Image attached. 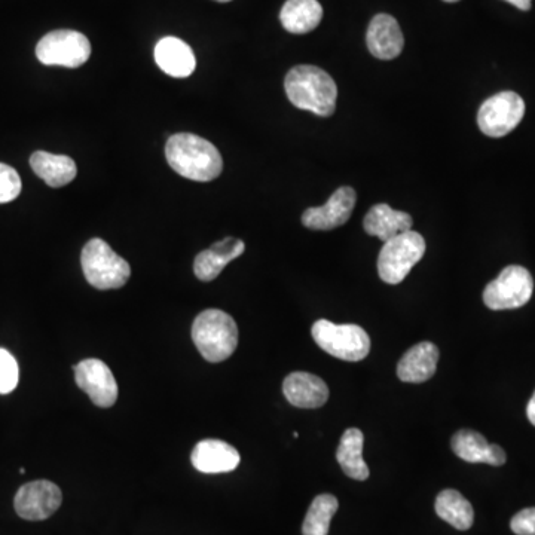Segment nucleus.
<instances>
[{
	"mask_svg": "<svg viewBox=\"0 0 535 535\" xmlns=\"http://www.w3.org/2000/svg\"><path fill=\"white\" fill-rule=\"evenodd\" d=\"M168 164L180 176L195 182H212L223 170V160L209 140L191 133L174 134L165 146Z\"/></svg>",
	"mask_w": 535,
	"mask_h": 535,
	"instance_id": "nucleus-1",
	"label": "nucleus"
},
{
	"mask_svg": "<svg viewBox=\"0 0 535 535\" xmlns=\"http://www.w3.org/2000/svg\"><path fill=\"white\" fill-rule=\"evenodd\" d=\"M284 90L290 103L298 109L316 113L321 118L335 113L338 87L332 76L320 67L308 64L293 67L284 79Z\"/></svg>",
	"mask_w": 535,
	"mask_h": 535,
	"instance_id": "nucleus-2",
	"label": "nucleus"
},
{
	"mask_svg": "<svg viewBox=\"0 0 535 535\" xmlns=\"http://www.w3.org/2000/svg\"><path fill=\"white\" fill-rule=\"evenodd\" d=\"M192 341L207 362H223L237 350V323L225 311H203L192 324Z\"/></svg>",
	"mask_w": 535,
	"mask_h": 535,
	"instance_id": "nucleus-3",
	"label": "nucleus"
},
{
	"mask_svg": "<svg viewBox=\"0 0 535 535\" xmlns=\"http://www.w3.org/2000/svg\"><path fill=\"white\" fill-rule=\"evenodd\" d=\"M81 265L88 283L99 290L121 289L131 277L130 264L100 238L85 244Z\"/></svg>",
	"mask_w": 535,
	"mask_h": 535,
	"instance_id": "nucleus-4",
	"label": "nucleus"
},
{
	"mask_svg": "<svg viewBox=\"0 0 535 535\" xmlns=\"http://www.w3.org/2000/svg\"><path fill=\"white\" fill-rule=\"evenodd\" d=\"M313 338L321 350L345 362H360L371 353V338L357 324H335L329 320L314 323Z\"/></svg>",
	"mask_w": 535,
	"mask_h": 535,
	"instance_id": "nucleus-5",
	"label": "nucleus"
},
{
	"mask_svg": "<svg viewBox=\"0 0 535 535\" xmlns=\"http://www.w3.org/2000/svg\"><path fill=\"white\" fill-rule=\"evenodd\" d=\"M426 240L415 231L403 232L385 241L378 258V274L387 284H399L423 259Z\"/></svg>",
	"mask_w": 535,
	"mask_h": 535,
	"instance_id": "nucleus-6",
	"label": "nucleus"
},
{
	"mask_svg": "<svg viewBox=\"0 0 535 535\" xmlns=\"http://www.w3.org/2000/svg\"><path fill=\"white\" fill-rule=\"evenodd\" d=\"M534 292L533 275L527 268L510 265L483 290V302L492 311L516 310L530 302Z\"/></svg>",
	"mask_w": 535,
	"mask_h": 535,
	"instance_id": "nucleus-7",
	"label": "nucleus"
},
{
	"mask_svg": "<svg viewBox=\"0 0 535 535\" xmlns=\"http://www.w3.org/2000/svg\"><path fill=\"white\" fill-rule=\"evenodd\" d=\"M90 55V41L75 30H54L45 35L36 47V57L45 66L76 69L87 63Z\"/></svg>",
	"mask_w": 535,
	"mask_h": 535,
	"instance_id": "nucleus-8",
	"label": "nucleus"
},
{
	"mask_svg": "<svg viewBox=\"0 0 535 535\" xmlns=\"http://www.w3.org/2000/svg\"><path fill=\"white\" fill-rule=\"evenodd\" d=\"M524 115V99L513 91H504L482 103L478 124L483 134L498 139L512 133L521 124Z\"/></svg>",
	"mask_w": 535,
	"mask_h": 535,
	"instance_id": "nucleus-9",
	"label": "nucleus"
},
{
	"mask_svg": "<svg viewBox=\"0 0 535 535\" xmlns=\"http://www.w3.org/2000/svg\"><path fill=\"white\" fill-rule=\"evenodd\" d=\"M63 494L55 483L35 481L26 483L15 495V512L26 521H44L60 509Z\"/></svg>",
	"mask_w": 535,
	"mask_h": 535,
	"instance_id": "nucleus-10",
	"label": "nucleus"
},
{
	"mask_svg": "<svg viewBox=\"0 0 535 535\" xmlns=\"http://www.w3.org/2000/svg\"><path fill=\"white\" fill-rule=\"evenodd\" d=\"M75 369L76 384L99 408H112L118 400V382L109 366L99 359H87Z\"/></svg>",
	"mask_w": 535,
	"mask_h": 535,
	"instance_id": "nucleus-11",
	"label": "nucleus"
},
{
	"mask_svg": "<svg viewBox=\"0 0 535 535\" xmlns=\"http://www.w3.org/2000/svg\"><path fill=\"white\" fill-rule=\"evenodd\" d=\"M356 191L350 186H342L324 206L313 207L302 214L305 228L314 231H330L345 225L356 207Z\"/></svg>",
	"mask_w": 535,
	"mask_h": 535,
	"instance_id": "nucleus-12",
	"label": "nucleus"
},
{
	"mask_svg": "<svg viewBox=\"0 0 535 535\" xmlns=\"http://www.w3.org/2000/svg\"><path fill=\"white\" fill-rule=\"evenodd\" d=\"M192 466L206 475L229 473L240 464V452L223 440H201L191 454Z\"/></svg>",
	"mask_w": 535,
	"mask_h": 535,
	"instance_id": "nucleus-13",
	"label": "nucleus"
},
{
	"mask_svg": "<svg viewBox=\"0 0 535 535\" xmlns=\"http://www.w3.org/2000/svg\"><path fill=\"white\" fill-rule=\"evenodd\" d=\"M366 42L371 54L379 60H393L402 54L405 47V38L399 23L388 14H378L372 18Z\"/></svg>",
	"mask_w": 535,
	"mask_h": 535,
	"instance_id": "nucleus-14",
	"label": "nucleus"
},
{
	"mask_svg": "<svg viewBox=\"0 0 535 535\" xmlns=\"http://www.w3.org/2000/svg\"><path fill=\"white\" fill-rule=\"evenodd\" d=\"M283 393L290 405L302 409H317L329 400V387L319 376L308 372H293L284 379Z\"/></svg>",
	"mask_w": 535,
	"mask_h": 535,
	"instance_id": "nucleus-15",
	"label": "nucleus"
},
{
	"mask_svg": "<svg viewBox=\"0 0 535 535\" xmlns=\"http://www.w3.org/2000/svg\"><path fill=\"white\" fill-rule=\"evenodd\" d=\"M452 451L466 463H483L489 466H503L506 452L498 445H491L478 431L460 430L451 440Z\"/></svg>",
	"mask_w": 535,
	"mask_h": 535,
	"instance_id": "nucleus-16",
	"label": "nucleus"
},
{
	"mask_svg": "<svg viewBox=\"0 0 535 535\" xmlns=\"http://www.w3.org/2000/svg\"><path fill=\"white\" fill-rule=\"evenodd\" d=\"M244 250H246L244 241L234 237H228L213 244L210 249L204 250L195 258V275H197L198 280L206 281V283L216 280L226 265L231 264L234 259L240 258Z\"/></svg>",
	"mask_w": 535,
	"mask_h": 535,
	"instance_id": "nucleus-17",
	"label": "nucleus"
},
{
	"mask_svg": "<svg viewBox=\"0 0 535 535\" xmlns=\"http://www.w3.org/2000/svg\"><path fill=\"white\" fill-rule=\"evenodd\" d=\"M439 348L431 342H420L411 350L406 351L405 356L397 365V376L400 381L421 384L436 374L439 363Z\"/></svg>",
	"mask_w": 535,
	"mask_h": 535,
	"instance_id": "nucleus-18",
	"label": "nucleus"
},
{
	"mask_svg": "<svg viewBox=\"0 0 535 535\" xmlns=\"http://www.w3.org/2000/svg\"><path fill=\"white\" fill-rule=\"evenodd\" d=\"M155 61L162 72L173 78H188L197 67L194 51L182 39L167 36L155 47Z\"/></svg>",
	"mask_w": 535,
	"mask_h": 535,
	"instance_id": "nucleus-19",
	"label": "nucleus"
},
{
	"mask_svg": "<svg viewBox=\"0 0 535 535\" xmlns=\"http://www.w3.org/2000/svg\"><path fill=\"white\" fill-rule=\"evenodd\" d=\"M414 220L408 213L391 209L388 204H376L366 214L365 231L372 237L379 238L382 243L397 237L403 232L411 231Z\"/></svg>",
	"mask_w": 535,
	"mask_h": 535,
	"instance_id": "nucleus-20",
	"label": "nucleus"
},
{
	"mask_svg": "<svg viewBox=\"0 0 535 535\" xmlns=\"http://www.w3.org/2000/svg\"><path fill=\"white\" fill-rule=\"evenodd\" d=\"M323 8L319 0H287L280 12L281 24L293 35H305L319 27Z\"/></svg>",
	"mask_w": 535,
	"mask_h": 535,
	"instance_id": "nucleus-21",
	"label": "nucleus"
},
{
	"mask_svg": "<svg viewBox=\"0 0 535 535\" xmlns=\"http://www.w3.org/2000/svg\"><path fill=\"white\" fill-rule=\"evenodd\" d=\"M363 443H365V436L362 431L359 428H348L342 434L341 443L336 451V460L342 472L356 481H366L371 475L368 464L363 460Z\"/></svg>",
	"mask_w": 535,
	"mask_h": 535,
	"instance_id": "nucleus-22",
	"label": "nucleus"
},
{
	"mask_svg": "<svg viewBox=\"0 0 535 535\" xmlns=\"http://www.w3.org/2000/svg\"><path fill=\"white\" fill-rule=\"evenodd\" d=\"M32 170L51 188H61L73 182L78 173L75 161L66 155L38 151L30 158Z\"/></svg>",
	"mask_w": 535,
	"mask_h": 535,
	"instance_id": "nucleus-23",
	"label": "nucleus"
},
{
	"mask_svg": "<svg viewBox=\"0 0 535 535\" xmlns=\"http://www.w3.org/2000/svg\"><path fill=\"white\" fill-rule=\"evenodd\" d=\"M436 513L440 519L460 531L470 530L475 521L472 504L455 489H445L437 495Z\"/></svg>",
	"mask_w": 535,
	"mask_h": 535,
	"instance_id": "nucleus-24",
	"label": "nucleus"
},
{
	"mask_svg": "<svg viewBox=\"0 0 535 535\" xmlns=\"http://www.w3.org/2000/svg\"><path fill=\"white\" fill-rule=\"evenodd\" d=\"M338 498L330 494H321L314 498L305 516L302 525L304 535H327L329 534L330 521L338 512Z\"/></svg>",
	"mask_w": 535,
	"mask_h": 535,
	"instance_id": "nucleus-25",
	"label": "nucleus"
},
{
	"mask_svg": "<svg viewBox=\"0 0 535 535\" xmlns=\"http://www.w3.org/2000/svg\"><path fill=\"white\" fill-rule=\"evenodd\" d=\"M20 378L17 360L9 351L0 348V394H8L15 390Z\"/></svg>",
	"mask_w": 535,
	"mask_h": 535,
	"instance_id": "nucleus-26",
	"label": "nucleus"
},
{
	"mask_svg": "<svg viewBox=\"0 0 535 535\" xmlns=\"http://www.w3.org/2000/svg\"><path fill=\"white\" fill-rule=\"evenodd\" d=\"M20 174L11 165L0 162V204L11 203L21 194Z\"/></svg>",
	"mask_w": 535,
	"mask_h": 535,
	"instance_id": "nucleus-27",
	"label": "nucleus"
},
{
	"mask_svg": "<svg viewBox=\"0 0 535 535\" xmlns=\"http://www.w3.org/2000/svg\"><path fill=\"white\" fill-rule=\"evenodd\" d=\"M510 528L516 535H535V507L524 509L515 515Z\"/></svg>",
	"mask_w": 535,
	"mask_h": 535,
	"instance_id": "nucleus-28",
	"label": "nucleus"
},
{
	"mask_svg": "<svg viewBox=\"0 0 535 535\" xmlns=\"http://www.w3.org/2000/svg\"><path fill=\"white\" fill-rule=\"evenodd\" d=\"M510 5L516 6L521 11H530L533 0H506Z\"/></svg>",
	"mask_w": 535,
	"mask_h": 535,
	"instance_id": "nucleus-29",
	"label": "nucleus"
},
{
	"mask_svg": "<svg viewBox=\"0 0 535 535\" xmlns=\"http://www.w3.org/2000/svg\"><path fill=\"white\" fill-rule=\"evenodd\" d=\"M527 417L530 423L535 427V393L531 397L530 403L527 406Z\"/></svg>",
	"mask_w": 535,
	"mask_h": 535,
	"instance_id": "nucleus-30",
	"label": "nucleus"
},
{
	"mask_svg": "<svg viewBox=\"0 0 535 535\" xmlns=\"http://www.w3.org/2000/svg\"><path fill=\"white\" fill-rule=\"evenodd\" d=\"M216 2L226 3V2H231V0H216Z\"/></svg>",
	"mask_w": 535,
	"mask_h": 535,
	"instance_id": "nucleus-31",
	"label": "nucleus"
},
{
	"mask_svg": "<svg viewBox=\"0 0 535 535\" xmlns=\"http://www.w3.org/2000/svg\"><path fill=\"white\" fill-rule=\"evenodd\" d=\"M445 2L454 3V2H458V0H445Z\"/></svg>",
	"mask_w": 535,
	"mask_h": 535,
	"instance_id": "nucleus-32",
	"label": "nucleus"
}]
</instances>
